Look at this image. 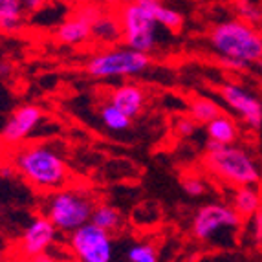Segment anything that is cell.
<instances>
[{
	"label": "cell",
	"instance_id": "obj_21",
	"mask_svg": "<svg viewBox=\"0 0 262 262\" xmlns=\"http://www.w3.org/2000/svg\"><path fill=\"white\" fill-rule=\"evenodd\" d=\"M99 118H101V121H103V125L112 132H123V130H127V128H130V125H132L130 116H127L123 110H119L118 106L108 103V101H105V103L101 105Z\"/></svg>",
	"mask_w": 262,
	"mask_h": 262
},
{
	"label": "cell",
	"instance_id": "obj_4",
	"mask_svg": "<svg viewBox=\"0 0 262 262\" xmlns=\"http://www.w3.org/2000/svg\"><path fill=\"white\" fill-rule=\"evenodd\" d=\"M96 198L84 189L61 187L46 192L42 204V214H46L61 233H72L83 224L90 222L96 207Z\"/></svg>",
	"mask_w": 262,
	"mask_h": 262
},
{
	"label": "cell",
	"instance_id": "obj_7",
	"mask_svg": "<svg viewBox=\"0 0 262 262\" xmlns=\"http://www.w3.org/2000/svg\"><path fill=\"white\" fill-rule=\"evenodd\" d=\"M68 248L81 262H110L114 258V236L94 222L68 233Z\"/></svg>",
	"mask_w": 262,
	"mask_h": 262
},
{
	"label": "cell",
	"instance_id": "obj_6",
	"mask_svg": "<svg viewBox=\"0 0 262 262\" xmlns=\"http://www.w3.org/2000/svg\"><path fill=\"white\" fill-rule=\"evenodd\" d=\"M118 17L123 30L121 42L125 46L143 53H152L156 50L158 22L141 2L134 0L118 8Z\"/></svg>",
	"mask_w": 262,
	"mask_h": 262
},
{
	"label": "cell",
	"instance_id": "obj_3",
	"mask_svg": "<svg viewBox=\"0 0 262 262\" xmlns=\"http://www.w3.org/2000/svg\"><path fill=\"white\" fill-rule=\"evenodd\" d=\"M209 44L220 61H236L246 66L262 62L260 31L242 18L219 22L209 31Z\"/></svg>",
	"mask_w": 262,
	"mask_h": 262
},
{
	"label": "cell",
	"instance_id": "obj_5",
	"mask_svg": "<svg viewBox=\"0 0 262 262\" xmlns=\"http://www.w3.org/2000/svg\"><path fill=\"white\" fill-rule=\"evenodd\" d=\"M152 64L150 53L138 52L128 46L125 48H116L112 46L110 50L94 53L88 57L84 62V72L88 77L99 79H125V77H136L147 72Z\"/></svg>",
	"mask_w": 262,
	"mask_h": 262
},
{
	"label": "cell",
	"instance_id": "obj_14",
	"mask_svg": "<svg viewBox=\"0 0 262 262\" xmlns=\"http://www.w3.org/2000/svg\"><path fill=\"white\" fill-rule=\"evenodd\" d=\"M55 39L64 46H81L92 40V24L84 18L70 17L55 30Z\"/></svg>",
	"mask_w": 262,
	"mask_h": 262
},
{
	"label": "cell",
	"instance_id": "obj_2",
	"mask_svg": "<svg viewBox=\"0 0 262 262\" xmlns=\"http://www.w3.org/2000/svg\"><path fill=\"white\" fill-rule=\"evenodd\" d=\"M202 163L213 178L231 187L260 185L262 182V170L255 156L236 143L219 145L207 141Z\"/></svg>",
	"mask_w": 262,
	"mask_h": 262
},
{
	"label": "cell",
	"instance_id": "obj_9",
	"mask_svg": "<svg viewBox=\"0 0 262 262\" xmlns=\"http://www.w3.org/2000/svg\"><path fill=\"white\" fill-rule=\"evenodd\" d=\"M59 229L46 214H37L30 220L17 242V253L30 260H52L50 248L57 242Z\"/></svg>",
	"mask_w": 262,
	"mask_h": 262
},
{
	"label": "cell",
	"instance_id": "obj_18",
	"mask_svg": "<svg viewBox=\"0 0 262 262\" xmlns=\"http://www.w3.org/2000/svg\"><path fill=\"white\" fill-rule=\"evenodd\" d=\"M24 2L22 0H0V33L13 35L24 24Z\"/></svg>",
	"mask_w": 262,
	"mask_h": 262
},
{
	"label": "cell",
	"instance_id": "obj_11",
	"mask_svg": "<svg viewBox=\"0 0 262 262\" xmlns=\"http://www.w3.org/2000/svg\"><path fill=\"white\" fill-rule=\"evenodd\" d=\"M44 118V112L35 103H24L17 106L6 119L4 127L0 130V141L9 147H17L33 134Z\"/></svg>",
	"mask_w": 262,
	"mask_h": 262
},
{
	"label": "cell",
	"instance_id": "obj_8",
	"mask_svg": "<svg viewBox=\"0 0 262 262\" xmlns=\"http://www.w3.org/2000/svg\"><path fill=\"white\" fill-rule=\"evenodd\" d=\"M244 224L235 207L224 202H207L192 216L191 233L198 242H209L224 231H236Z\"/></svg>",
	"mask_w": 262,
	"mask_h": 262
},
{
	"label": "cell",
	"instance_id": "obj_13",
	"mask_svg": "<svg viewBox=\"0 0 262 262\" xmlns=\"http://www.w3.org/2000/svg\"><path fill=\"white\" fill-rule=\"evenodd\" d=\"M121 39L123 30L118 17V9H103L92 24V40L105 44V46H116L118 42H121Z\"/></svg>",
	"mask_w": 262,
	"mask_h": 262
},
{
	"label": "cell",
	"instance_id": "obj_17",
	"mask_svg": "<svg viewBox=\"0 0 262 262\" xmlns=\"http://www.w3.org/2000/svg\"><path fill=\"white\" fill-rule=\"evenodd\" d=\"M138 2H141L152 13V17L158 22V26L165 28L170 33H180V31L184 30L185 17L180 11H176V9L165 6L162 0H138Z\"/></svg>",
	"mask_w": 262,
	"mask_h": 262
},
{
	"label": "cell",
	"instance_id": "obj_22",
	"mask_svg": "<svg viewBox=\"0 0 262 262\" xmlns=\"http://www.w3.org/2000/svg\"><path fill=\"white\" fill-rule=\"evenodd\" d=\"M125 258L128 262H158L160 260V249L152 242H136L125 251Z\"/></svg>",
	"mask_w": 262,
	"mask_h": 262
},
{
	"label": "cell",
	"instance_id": "obj_28",
	"mask_svg": "<svg viewBox=\"0 0 262 262\" xmlns=\"http://www.w3.org/2000/svg\"><path fill=\"white\" fill-rule=\"evenodd\" d=\"M11 70H13V68H11L9 62H0V74L2 75H9L11 74Z\"/></svg>",
	"mask_w": 262,
	"mask_h": 262
},
{
	"label": "cell",
	"instance_id": "obj_1",
	"mask_svg": "<svg viewBox=\"0 0 262 262\" xmlns=\"http://www.w3.org/2000/svg\"><path fill=\"white\" fill-rule=\"evenodd\" d=\"M15 172L39 192H52L66 187L72 169L59 152L44 143L22 145L13 156Z\"/></svg>",
	"mask_w": 262,
	"mask_h": 262
},
{
	"label": "cell",
	"instance_id": "obj_24",
	"mask_svg": "<svg viewBox=\"0 0 262 262\" xmlns=\"http://www.w3.org/2000/svg\"><path fill=\"white\" fill-rule=\"evenodd\" d=\"M180 184H182V189H184L185 194L191 198H200L207 192V184L204 182V178H200V176H196V174L182 176V182H180Z\"/></svg>",
	"mask_w": 262,
	"mask_h": 262
},
{
	"label": "cell",
	"instance_id": "obj_23",
	"mask_svg": "<svg viewBox=\"0 0 262 262\" xmlns=\"http://www.w3.org/2000/svg\"><path fill=\"white\" fill-rule=\"evenodd\" d=\"M236 15L249 24H258L262 20V9L251 0H236L235 2Z\"/></svg>",
	"mask_w": 262,
	"mask_h": 262
},
{
	"label": "cell",
	"instance_id": "obj_20",
	"mask_svg": "<svg viewBox=\"0 0 262 262\" xmlns=\"http://www.w3.org/2000/svg\"><path fill=\"white\" fill-rule=\"evenodd\" d=\"M220 114H222V106L209 97H192L191 103H189V116L198 125H206Z\"/></svg>",
	"mask_w": 262,
	"mask_h": 262
},
{
	"label": "cell",
	"instance_id": "obj_26",
	"mask_svg": "<svg viewBox=\"0 0 262 262\" xmlns=\"http://www.w3.org/2000/svg\"><path fill=\"white\" fill-rule=\"evenodd\" d=\"M22 2H24L26 13H37L46 6V0H22Z\"/></svg>",
	"mask_w": 262,
	"mask_h": 262
},
{
	"label": "cell",
	"instance_id": "obj_10",
	"mask_svg": "<svg viewBox=\"0 0 262 262\" xmlns=\"http://www.w3.org/2000/svg\"><path fill=\"white\" fill-rule=\"evenodd\" d=\"M216 92L229 106V110H233L249 128L258 130L262 127V101L255 97L249 90H246L241 84L226 81L219 84Z\"/></svg>",
	"mask_w": 262,
	"mask_h": 262
},
{
	"label": "cell",
	"instance_id": "obj_19",
	"mask_svg": "<svg viewBox=\"0 0 262 262\" xmlns=\"http://www.w3.org/2000/svg\"><path fill=\"white\" fill-rule=\"evenodd\" d=\"M90 222H94L96 226L103 227V229H106V231L114 235L116 231L121 229L125 220H123V213L119 207L101 202V204H96V207H94Z\"/></svg>",
	"mask_w": 262,
	"mask_h": 262
},
{
	"label": "cell",
	"instance_id": "obj_16",
	"mask_svg": "<svg viewBox=\"0 0 262 262\" xmlns=\"http://www.w3.org/2000/svg\"><path fill=\"white\" fill-rule=\"evenodd\" d=\"M231 206L242 216V220H249L262 209V192L258 185H241L235 187Z\"/></svg>",
	"mask_w": 262,
	"mask_h": 262
},
{
	"label": "cell",
	"instance_id": "obj_12",
	"mask_svg": "<svg viewBox=\"0 0 262 262\" xmlns=\"http://www.w3.org/2000/svg\"><path fill=\"white\" fill-rule=\"evenodd\" d=\"M108 103L116 105L119 110L130 116L132 119H136L141 112L145 110V103H147V92L143 90V86L136 83H123L118 86L110 88Z\"/></svg>",
	"mask_w": 262,
	"mask_h": 262
},
{
	"label": "cell",
	"instance_id": "obj_15",
	"mask_svg": "<svg viewBox=\"0 0 262 262\" xmlns=\"http://www.w3.org/2000/svg\"><path fill=\"white\" fill-rule=\"evenodd\" d=\"M206 134L211 143L219 145L238 143V140H241V130H238L236 121L224 112L214 119H211L209 123H206Z\"/></svg>",
	"mask_w": 262,
	"mask_h": 262
},
{
	"label": "cell",
	"instance_id": "obj_27",
	"mask_svg": "<svg viewBox=\"0 0 262 262\" xmlns=\"http://www.w3.org/2000/svg\"><path fill=\"white\" fill-rule=\"evenodd\" d=\"M108 8H112V9H118V8H121V6H125V4H128V2H134V0H103Z\"/></svg>",
	"mask_w": 262,
	"mask_h": 262
},
{
	"label": "cell",
	"instance_id": "obj_25",
	"mask_svg": "<svg viewBox=\"0 0 262 262\" xmlns=\"http://www.w3.org/2000/svg\"><path fill=\"white\" fill-rule=\"evenodd\" d=\"M196 125L198 123L194 121L189 114L187 116H180L174 123V132L180 138H191V136H194V132H196Z\"/></svg>",
	"mask_w": 262,
	"mask_h": 262
}]
</instances>
